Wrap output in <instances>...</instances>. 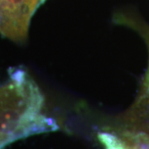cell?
I'll return each instance as SVG.
<instances>
[{
    "mask_svg": "<svg viewBox=\"0 0 149 149\" xmlns=\"http://www.w3.org/2000/svg\"><path fill=\"white\" fill-rule=\"evenodd\" d=\"M3 87L1 86L0 87V110H1L2 104H3ZM9 142L10 141L8 140V139L6 137L5 134L3 132L2 128H1V124H0V148Z\"/></svg>",
    "mask_w": 149,
    "mask_h": 149,
    "instance_id": "obj_2",
    "label": "cell"
},
{
    "mask_svg": "<svg viewBox=\"0 0 149 149\" xmlns=\"http://www.w3.org/2000/svg\"><path fill=\"white\" fill-rule=\"evenodd\" d=\"M42 0H0V34L14 42L26 39L31 17Z\"/></svg>",
    "mask_w": 149,
    "mask_h": 149,
    "instance_id": "obj_1",
    "label": "cell"
},
{
    "mask_svg": "<svg viewBox=\"0 0 149 149\" xmlns=\"http://www.w3.org/2000/svg\"><path fill=\"white\" fill-rule=\"evenodd\" d=\"M42 2H43V1H45V0H42Z\"/></svg>",
    "mask_w": 149,
    "mask_h": 149,
    "instance_id": "obj_3",
    "label": "cell"
}]
</instances>
